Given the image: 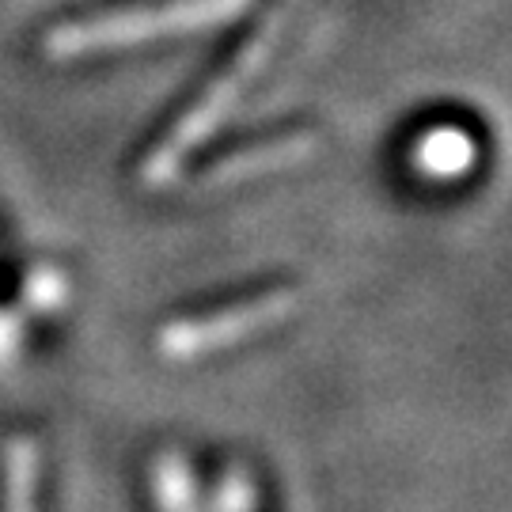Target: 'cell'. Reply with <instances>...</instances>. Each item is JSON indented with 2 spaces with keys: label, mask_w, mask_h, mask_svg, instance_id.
Returning <instances> with one entry per match:
<instances>
[{
  "label": "cell",
  "mask_w": 512,
  "mask_h": 512,
  "mask_svg": "<svg viewBox=\"0 0 512 512\" xmlns=\"http://www.w3.org/2000/svg\"><path fill=\"white\" fill-rule=\"evenodd\" d=\"M296 4H300V0H277L274 12L266 16V23L258 27L255 35L247 38V46L232 57V65L213 80V88H209L194 107L186 110L160 145L152 148V156L145 160V171H141V175H145V183H152V186L167 183V179L183 167L186 156L202 145L205 137H209V133H213V129H217L220 122L236 110V103L247 95V88L258 80V73L266 69V61L274 57L277 38H281V31L289 27Z\"/></svg>",
  "instance_id": "obj_1"
},
{
  "label": "cell",
  "mask_w": 512,
  "mask_h": 512,
  "mask_svg": "<svg viewBox=\"0 0 512 512\" xmlns=\"http://www.w3.org/2000/svg\"><path fill=\"white\" fill-rule=\"evenodd\" d=\"M251 4L255 0H167V4H156V8H133V12H122V16L80 19V23H65V27L46 35V54L88 57L141 46V42H152V38L213 31L220 23L239 19Z\"/></svg>",
  "instance_id": "obj_2"
},
{
  "label": "cell",
  "mask_w": 512,
  "mask_h": 512,
  "mask_svg": "<svg viewBox=\"0 0 512 512\" xmlns=\"http://www.w3.org/2000/svg\"><path fill=\"white\" fill-rule=\"evenodd\" d=\"M293 308L296 293L277 289V293L220 308L213 315H205V319H179V323L164 327V334H160V353L171 357V361H194V357H205L213 349H228L243 342V338L258 334V330L274 327Z\"/></svg>",
  "instance_id": "obj_3"
},
{
  "label": "cell",
  "mask_w": 512,
  "mask_h": 512,
  "mask_svg": "<svg viewBox=\"0 0 512 512\" xmlns=\"http://www.w3.org/2000/svg\"><path fill=\"white\" fill-rule=\"evenodd\" d=\"M311 141L308 133H296V137H277V141H266V145H255L247 152H236L228 160H220V167L213 171V183H236V179H251V175H262V171H274V167H289L300 164L304 156H311Z\"/></svg>",
  "instance_id": "obj_4"
},
{
  "label": "cell",
  "mask_w": 512,
  "mask_h": 512,
  "mask_svg": "<svg viewBox=\"0 0 512 512\" xmlns=\"http://www.w3.org/2000/svg\"><path fill=\"white\" fill-rule=\"evenodd\" d=\"M475 164V141L463 129H429L414 148V167L429 179H459Z\"/></svg>",
  "instance_id": "obj_5"
},
{
  "label": "cell",
  "mask_w": 512,
  "mask_h": 512,
  "mask_svg": "<svg viewBox=\"0 0 512 512\" xmlns=\"http://www.w3.org/2000/svg\"><path fill=\"white\" fill-rule=\"evenodd\" d=\"M38 448L27 437H16L4 456V512H35Z\"/></svg>",
  "instance_id": "obj_6"
},
{
  "label": "cell",
  "mask_w": 512,
  "mask_h": 512,
  "mask_svg": "<svg viewBox=\"0 0 512 512\" xmlns=\"http://www.w3.org/2000/svg\"><path fill=\"white\" fill-rule=\"evenodd\" d=\"M156 494H160V509L164 512H198L190 471H186L183 459L164 456L156 463Z\"/></svg>",
  "instance_id": "obj_7"
},
{
  "label": "cell",
  "mask_w": 512,
  "mask_h": 512,
  "mask_svg": "<svg viewBox=\"0 0 512 512\" xmlns=\"http://www.w3.org/2000/svg\"><path fill=\"white\" fill-rule=\"evenodd\" d=\"M239 501H247V490L239 486V478H236V482L228 478V486H224V494H220V509H224V512H236ZM243 509H247V505H243ZM243 509H239V512H243Z\"/></svg>",
  "instance_id": "obj_8"
}]
</instances>
